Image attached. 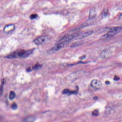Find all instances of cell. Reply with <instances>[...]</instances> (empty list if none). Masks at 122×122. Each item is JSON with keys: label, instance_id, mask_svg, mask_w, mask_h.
I'll return each instance as SVG.
<instances>
[{"label": "cell", "instance_id": "cell-1", "mask_svg": "<svg viewBox=\"0 0 122 122\" xmlns=\"http://www.w3.org/2000/svg\"><path fill=\"white\" fill-rule=\"evenodd\" d=\"M34 48L30 50H20L16 51L13 52L8 55L5 57L6 58L8 59H12V58H25L30 56L34 51Z\"/></svg>", "mask_w": 122, "mask_h": 122}, {"label": "cell", "instance_id": "cell-2", "mask_svg": "<svg viewBox=\"0 0 122 122\" xmlns=\"http://www.w3.org/2000/svg\"><path fill=\"white\" fill-rule=\"evenodd\" d=\"M122 30L121 27H114L110 29V30L107 33L102 36L100 38L101 40H106L111 38L115 35Z\"/></svg>", "mask_w": 122, "mask_h": 122}, {"label": "cell", "instance_id": "cell-3", "mask_svg": "<svg viewBox=\"0 0 122 122\" xmlns=\"http://www.w3.org/2000/svg\"><path fill=\"white\" fill-rule=\"evenodd\" d=\"M102 83L100 81L96 79H94L91 81L90 86L93 90H97L101 88Z\"/></svg>", "mask_w": 122, "mask_h": 122}, {"label": "cell", "instance_id": "cell-4", "mask_svg": "<svg viewBox=\"0 0 122 122\" xmlns=\"http://www.w3.org/2000/svg\"><path fill=\"white\" fill-rule=\"evenodd\" d=\"M79 35H80V34H79V33H76L72 34V35H67L65 36V37H63L58 42H63L64 43H66L70 41L72 39H74L76 37H78Z\"/></svg>", "mask_w": 122, "mask_h": 122}, {"label": "cell", "instance_id": "cell-5", "mask_svg": "<svg viewBox=\"0 0 122 122\" xmlns=\"http://www.w3.org/2000/svg\"><path fill=\"white\" fill-rule=\"evenodd\" d=\"M47 40V37L46 36H41L33 41L34 43L36 45H40L45 42Z\"/></svg>", "mask_w": 122, "mask_h": 122}, {"label": "cell", "instance_id": "cell-6", "mask_svg": "<svg viewBox=\"0 0 122 122\" xmlns=\"http://www.w3.org/2000/svg\"><path fill=\"white\" fill-rule=\"evenodd\" d=\"M112 55V53L109 50H105L102 51L101 54V57L104 59L110 57Z\"/></svg>", "mask_w": 122, "mask_h": 122}, {"label": "cell", "instance_id": "cell-7", "mask_svg": "<svg viewBox=\"0 0 122 122\" xmlns=\"http://www.w3.org/2000/svg\"><path fill=\"white\" fill-rule=\"evenodd\" d=\"M65 43L61 42H58V43L56 44L55 46L51 49V50L53 52H56L60 50L61 48H62L64 47Z\"/></svg>", "mask_w": 122, "mask_h": 122}, {"label": "cell", "instance_id": "cell-8", "mask_svg": "<svg viewBox=\"0 0 122 122\" xmlns=\"http://www.w3.org/2000/svg\"><path fill=\"white\" fill-rule=\"evenodd\" d=\"M15 26L13 24H10L6 25L3 29L4 32L8 33L12 32L15 30Z\"/></svg>", "mask_w": 122, "mask_h": 122}, {"label": "cell", "instance_id": "cell-9", "mask_svg": "<svg viewBox=\"0 0 122 122\" xmlns=\"http://www.w3.org/2000/svg\"><path fill=\"white\" fill-rule=\"evenodd\" d=\"M96 11L95 8H92L90 10L89 14V19L91 20L96 16Z\"/></svg>", "mask_w": 122, "mask_h": 122}, {"label": "cell", "instance_id": "cell-10", "mask_svg": "<svg viewBox=\"0 0 122 122\" xmlns=\"http://www.w3.org/2000/svg\"><path fill=\"white\" fill-rule=\"evenodd\" d=\"M93 33V31L92 30H89V31L85 32L83 33L80 36V38H83L88 37V36H90V35H92Z\"/></svg>", "mask_w": 122, "mask_h": 122}, {"label": "cell", "instance_id": "cell-11", "mask_svg": "<svg viewBox=\"0 0 122 122\" xmlns=\"http://www.w3.org/2000/svg\"><path fill=\"white\" fill-rule=\"evenodd\" d=\"M35 120L34 116H29L25 117L22 122H34Z\"/></svg>", "mask_w": 122, "mask_h": 122}, {"label": "cell", "instance_id": "cell-12", "mask_svg": "<svg viewBox=\"0 0 122 122\" xmlns=\"http://www.w3.org/2000/svg\"><path fill=\"white\" fill-rule=\"evenodd\" d=\"M82 43L83 42L82 41H77V42H75L73 43L71 46V47L72 48L81 45Z\"/></svg>", "mask_w": 122, "mask_h": 122}, {"label": "cell", "instance_id": "cell-13", "mask_svg": "<svg viewBox=\"0 0 122 122\" xmlns=\"http://www.w3.org/2000/svg\"><path fill=\"white\" fill-rule=\"evenodd\" d=\"M42 67V65H41V64L37 63L33 66L32 69L33 70H37L40 69Z\"/></svg>", "mask_w": 122, "mask_h": 122}, {"label": "cell", "instance_id": "cell-14", "mask_svg": "<svg viewBox=\"0 0 122 122\" xmlns=\"http://www.w3.org/2000/svg\"><path fill=\"white\" fill-rule=\"evenodd\" d=\"M76 91H70L68 89H66L64 90L63 91V94H74L76 93Z\"/></svg>", "mask_w": 122, "mask_h": 122}, {"label": "cell", "instance_id": "cell-15", "mask_svg": "<svg viewBox=\"0 0 122 122\" xmlns=\"http://www.w3.org/2000/svg\"><path fill=\"white\" fill-rule=\"evenodd\" d=\"M15 92L12 91L10 93V95H9V98L10 100H13L15 97Z\"/></svg>", "mask_w": 122, "mask_h": 122}, {"label": "cell", "instance_id": "cell-16", "mask_svg": "<svg viewBox=\"0 0 122 122\" xmlns=\"http://www.w3.org/2000/svg\"><path fill=\"white\" fill-rule=\"evenodd\" d=\"M38 17V15L37 14H32L30 16V18L31 20H33L36 19Z\"/></svg>", "mask_w": 122, "mask_h": 122}, {"label": "cell", "instance_id": "cell-17", "mask_svg": "<svg viewBox=\"0 0 122 122\" xmlns=\"http://www.w3.org/2000/svg\"><path fill=\"white\" fill-rule=\"evenodd\" d=\"M5 79H2V84H1V94H2V93L3 90V87L4 86V84H5Z\"/></svg>", "mask_w": 122, "mask_h": 122}, {"label": "cell", "instance_id": "cell-18", "mask_svg": "<svg viewBox=\"0 0 122 122\" xmlns=\"http://www.w3.org/2000/svg\"><path fill=\"white\" fill-rule=\"evenodd\" d=\"M11 107L13 110H15L17 109V104L15 103H13V104L12 105Z\"/></svg>", "mask_w": 122, "mask_h": 122}, {"label": "cell", "instance_id": "cell-19", "mask_svg": "<svg viewBox=\"0 0 122 122\" xmlns=\"http://www.w3.org/2000/svg\"><path fill=\"white\" fill-rule=\"evenodd\" d=\"M98 113L99 112H98V111L97 110H95L92 112V115L93 116H97L98 115Z\"/></svg>", "mask_w": 122, "mask_h": 122}, {"label": "cell", "instance_id": "cell-20", "mask_svg": "<svg viewBox=\"0 0 122 122\" xmlns=\"http://www.w3.org/2000/svg\"><path fill=\"white\" fill-rule=\"evenodd\" d=\"M31 70H32V69L30 68V67H29L28 68H27V70H26V71L28 72H30V71H31Z\"/></svg>", "mask_w": 122, "mask_h": 122}, {"label": "cell", "instance_id": "cell-21", "mask_svg": "<svg viewBox=\"0 0 122 122\" xmlns=\"http://www.w3.org/2000/svg\"><path fill=\"white\" fill-rule=\"evenodd\" d=\"M114 80H119V78L118 77H117V76H116L114 78Z\"/></svg>", "mask_w": 122, "mask_h": 122}]
</instances>
